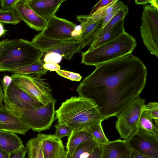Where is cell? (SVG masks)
<instances>
[{"label": "cell", "instance_id": "6da1fadb", "mask_svg": "<svg viewBox=\"0 0 158 158\" xmlns=\"http://www.w3.org/2000/svg\"><path fill=\"white\" fill-rule=\"evenodd\" d=\"M95 66L76 91L79 96L92 100L105 119L117 117L144 89L146 67L131 53Z\"/></svg>", "mask_w": 158, "mask_h": 158}, {"label": "cell", "instance_id": "7a4b0ae2", "mask_svg": "<svg viewBox=\"0 0 158 158\" xmlns=\"http://www.w3.org/2000/svg\"><path fill=\"white\" fill-rule=\"evenodd\" d=\"M55 115L58 123L69 126L73 132L86 131L105 120L92 100L80 96L66 99Z\"/></svg>", "mask_w": 158, "mask_h": 158}, {"label": "cell", "instance_id": "3957f363", "mask_svg": "<svg viewBox=\"0 0 158 158\" xmlns=\"http://www.w3.org/2000/svg\"><path fill=\"white\" fill-rule=\"evenodd\" d=\"M44 53L31 41L22 39H5L0 48V71L10 72L33 64Z\"/></svg>", "mask_w": 158, "mask_h": 158}, {"label": "cell", "instance_id": "277c9868", "mask_svg": "<svg viewBox=\"0 0 158 158\" xmlns=\"http://www.w3.org/2000/svg\"><path fill=\"white\" fill-rule=\"evenodd\" d=\"M136 45L135 38L125 31L107 43L82 52L81 63L96 66L131 53Z\"/></svg>", "mask_w": 158, "mask_h": 158}, {"label": "cell", "instance_id": "5b68a950", "mask_svg": "<svg viewBox=\"0 0 158 158\" xmlns=\"http://www.w3.org/2000/svg\"><path fill=\"white\" fill-rule=\"evenodd\" d=\"M145 102L144 99L138 97L125 107L117 117L116 129L122 138L127 140L137 132Z\"/></svg>", "mask_w": 158, "mask_h": 158}, {"label": "cell", "instance_id": "8992f818", "mask_svg": "<svg viewBox=\"0 0 158 158\" xmlns=\"http://www.w3.org/2000/svg\"><path fill=\"white\" fill-rule=\"evenodd\" d=\"M139 27L143 43L150 53L158 57V9L150 5L143 8Z\"/></svg>", "mask_w": 158, "mask_h": 158}, {"label": "cell", "instance_id": "52a82bcc", "mask_svg": "<svg viewBox=\"0 0 158 158\" xmlns=\"http://www.w3.org/2000/svg\"><path fill=\"white\" fill-rule=\"evenodd\" d=\"M31 41L44 53H56L67 60L72 59L81 50V43L77 41V37L67 40H58L46 38L40 33Z\"/></svg>", "mask_w": 158, "mask_h": 158}, {"label": "cell", "instance_id": "ba28073f", "mask_svg": "<svg viewBox=\"0 0 158 158\" xmlns=\"http://www.w3.org/2000/svg\"><path fill=\"white\" fill-rule=\"evenodd\" d=\"M11 77L18 87L44 105L55 99L49 84L41 77L18 73L12 74Z\"/></svg>", "mask_w": 158, "mask_h": 158}, {"label": "cell", "instance_id": "9c48e42d", "mask_svg": "<svg viewBox=\"0 0 158 158\" xmlns=\"http://www.w3.org/2000/svg\"><path fill=\"white\" fill-rule=\"evenodd\" d=\"M3 101L6 108L18 117L24 111L38 108L44 105L12 81L4 95Z\"/></svg>", "mask_w": 158, "mask_h": 158}, {"label": "cell", "instance_id": "30bf717a", "mask_svg": "<svg viewBox=\"0 0 158 158\" xmlns=\"http://www.w3.org/2000/svg\"><path fill=\"white\" fill-rule=\"evenodd\" d=\"M56 101L55 99L41 107L24 111L19 117L34 131L48 129L55 119Z\"/></svg>", "mask_w": 158, "mask_h": 158}, {"label": "cell", "instance_id": "8fae6325", "mask_svg": "<svg viewBox=\"0 0 158 158\" xmlns=\"http://www.w3.org/2000/svg\"><path fill=\"white\" fill-rule=\"evenodd\" d=\"M76 26L74 23L57 17L55 15L47 21L45 27L40 33L47 38L67 40L74 38L72 37V33Z\"/></svg>", "mask_w": 158, "mask_h": 158}, {"label": "cell", "instance_id": "7c38bea8", "mask_svg": "<svg viewBox=\"0 0 158 158\" xmlns=\"http://www.w3.org/2000/svg\"><path fill=\"white\" fill-rule=\"evenodd\" d=\"M131 149L144 155L158 158V137L140 130L126 140Z\"/></svg>", "mask_w": 158, "mask_h": 158}, {"label": "cell", "instance_id": "4fadbf2b", "mask_svg": "<svg viewBox=\"0 0 158 158\" xmlns=\"http://www.w3.org/2000/svg\"><path fill=\"white\" fill-rule=\"evenodd\" d=\"M81 23V32L77 37V41L81 43V49L90 45L95 40L102 29V20L94 21L88 15H79L76 17Z\"/></svg>", "mask_w": 158, "mask_h": 158}, {"label": "cell", "instance_id": "5bb4252c", "mask_svg": "<svg viewBox=\"0 0 158 158\" xmlns=\"http://www.w3.org/2000/svg\"><path fill=\"white\" fill-rule=\"evenodd\" d=\"M44 158H67V152L61 139L54 135L38 134Z\"/></svg>", "mask_w": 158, "mask_h": 158}, {"label": "cell", "instance_id": "9a60e30c", "mask_svg": "<svg viewBox=\"0 0 158 158\" xmlns=\"http://www.w3.org/2000/svg\"><path fill=\"white\" fill-rule=\"evenodd\" d=\"M14 8L21 20L31 28L39 31L45 27L47 21L32 9L26 0H18Z\"/></svg>", "mask_w": 158, "mask_h": 158}, {"label": "cell", "instance_id": "2e32d148", "mask_svg": "<svg viewBox=\"0 0 158 158\" xmlns=\"http://www.w3.org/2000/svg\"><path fill=\"white\" fill-rule=\"evenodd\" d=\"M102 146L101 158H131V150L126 140L109 141Z\"/></svg>", "mask_w": 158, "mask_h": 158}, {"label": "cell", "instance_id": "e0dca14e", "mask_svg": "<svg viewBox=\"0 0 158 158\" xmlns=\"http://www.w3.org/2000/svg\"><path fill=\"white\" fill-rule=\"evenodd\" d=\"M27 3L40 17L47 21L55 15L65 0H26Z\"/></svg>", "mask_w": 158, "mask_h": 158}, {"label": "cell", "instance_id": "ac0fdd59", "mask_svg": "<svg viewBox=\"0 0 158 158\" xmlns=\"http://www.w3.org/2000/svg\"><path fill=\"white\" fill-rule=\"evenodd\" d=\"M123 19L99 35L90 45L88 49L91 50L107 43L119 36L125 32Z\"/></svg>", "mask_w": 158, "mask_h": 158}, {"label": "cell", "instance_id": "d6986e66", "mask_svg": "<svg viewBox=\"0 0 158 158\" xmlns=\"http://www.w3.org/2000/svg\"><path fill=\"white\" fill-rule=\"evenodd\" d=\"M23 145L20 139L15 133L0 131V148L10 154Z\"/></svg>", "mask_w": 158, "mask_h": 158}, {"label": "cell", "instance_id": "ffe728a7", "mask_svg": "<svg viewBox=\"0 0 158 158\" xmlns=\"http://www.w3.org/2000/svg\"><path fill=\"white\" fill-rule=\"evenodd\" d=\"M92 138L91 135L86 131H72L71 135L68 137L67 143V155L72 156L80 144Z\"/></svg>", "mask_w": 158, "mask_h": 158}, {"label": "cell", "instance_id": "44dd1931", "mask_svg": "<svg viewBox=\"0 0 158 158\" xmlns=\"http://www.w3.org/2000/svg\"><path fill=\"white\" fill-rule=\"evenodd\" d=\"M44 63L43 60L40 59L33 64L15 68L11 70L10 72L14 73L41 77L42 76L46 74L48 71L43 67Z\"/></svg>", "mask_w": 158, "mask_h": 158}, {"label": "cell", "instance_id": "7402d4cb", "mask_svg": "<svg viewBox=\"0 0 158 158\" xmlns=\"http://www.w3.org/2000/svg\"><path fill=\"white\" fill-rule=\"evenodd\" d=\"M99 145L93 138L80 144L71 156L67 155V158H86Z\"/></svg>", "mask_w": 158, "mask_h": 158}, {"label": "cell", "instance_id": "603a6c76", "mask_svg": "<svg viewBox=\"0 0 158 158\" xmlns=\"http://www.w3.org/2000/svg\"><path fill=\"white\" fill-rule=\"evenodd\" d=\"M138 129L158 137V127L153 123V120L143 111L140 117Z\"/></svg>", "mask_w": 158, "mask_h": 158}, {"label": "cell", "instance_id": "cb8c5ba5", "mask_svg": "<svg viewBox=\"0 0 158 158\" xmlns=\"http://www.w3.org/2000/svg\"><path fill=\"white\" fill-rule=\"evenodd\" d=\"M26 145L28 158H44L41 144L36 137L28 140Z\"/></svg>", "mask_w": 158, "mask_h": 158}, {"label": "cell", "instance_id": "d4e9b609", "mask_svg": "<svg viewBox=\"0 0 158 158\" xmlns=\"http://www.w3.org/2000/svg\"><path fill=\"white\" fill-rule=\"evenodd\" d=\"M92 138L99 145H102L107 143L109 140L106 136L102 125V123L94 125L86 130Z\"/></svg>", "mask_w": 158, "mask_h": 158}, {"label": "cell", "instance_id": "484cf974", "mask_svg": "<svg viewBox=\"0 0 158 158\" xmlns=\"http://www.w3.org/2000/svg\"><path fill=\"white\" fill-rule=\"evenodd\" d=\"M14 8L8 10L0 9V22L16 25L21 21Z\"/></svg>", "mask_w": 158, "mask_h": 158}, {"label": "cell", "instance_id": "4316f807", "mask_svg": "<svg viewBox=\"0 0 158 158\" xmlns=\"http://www.w3.org/2000/svg\"><path fill=\"white\" fill-rule=\"evenodd\" d=\"M0 122L19 125L27 124L20 118L7 110L4 106L0 108Z\"/></svg>", "mask_w": 158, "mask_h": 158}, {"label": "cell", "instance_id": "83f0119b", "mask_svg": "<svg viewBox=\"0 0 158 158\" xmlns=\"http://www.w3.org/2000/svg\"><path fill=\"white\" fill-rule=\"evenodd\" d=\"M128 7L127 5L124 4L119 9L108 24L101 31L98 36L113 26L119 21L124 19L125 16L128 15Z\"/></svg>", "mask_w": 158, "mask_h": 158}, {"label": "cell", "instance_id": "f1b7e54d", "mask_svg": "<svg viewBox=\"0 0 158 158\" xmlns=\"http://www.w3.org/2000/svg\"><path fill=\"white\" fill-rule=\"evenodd\" d=\"M119 0H113L106 6L98 10L90 16L94 21L102 20L107 15L111 13L117 6Z\"/></svg>", "mask_w": 158, "mask_h": 158}, {"label": "cell", "instance_id": "f546056e", "mask_svg": "<svg viewBox=\"0 0 158 158\" xmlns=\"http://www.w3.org/2000/svg\"><path fill=\"white\" fill-rule=\"evenodd\" d=\"M27 124L19 125L0 122V131H8L21 135H25L30 129Z\"/></svg>", "mask_w": 158, "mask_h": 158}, {"label": "cell", "instance_id": "4dcf8cb0", "mask_svg": "<svg viewBox=\"0 0 158 158\" xmlns=\"http://www.w3.org/2000/svg\"><path fill=\"white\" fill-rule=\"evenodd\" d=\"M143 111L152 119L154 120L156 126L158 125V103L156 102H151L144 105Z\"/></svg>", "mask_w": 158, "mask_h": 158}, {"label": "cell", "instance_id": "1f68e13d", "mask_svg": "<svg viewBox=\"0 0 158 158\" xmlns=\"http://www.w3.org/2000/svg\"><path fill=\"white\" fill-rule=\"evenodd\" d=\"M54 127L56 132L54 135L60 139L64 137H69L73 131V129L69 126L58 123Z\"/></svg>", "mask_w": 158, "mask_h": 158}, {"label": "cell", "instance_id": "d6a6232c", "mask_svg": "<svg viewBox=\"0 0 158 158\" xmlns=\"http://www.w3.org/2000/svg\"><path fill=\"white\" fill-rule=\"evenodd\" d=\"M60 76L72 81H80L82 77L78 73L60 69L56 72Z\"/></svg>", "mask_w": 158, "mask_h": 158}, {"label": "cell", "instance_id": "836d02e7", "mask_svg": "<svg viewBox=\"0 0 158 158\" xmlns=\"http://www.w3.org/2000/svg\"><path fill=\"white\" fill-rule=\"evenodd\" d=\"M62 58L61 56L58 54L48 52L45 54L43 60L44 63L52 62L58 64L61 62Z\"/></svg>", "mask_w": 158, "mask_h": 158}, {"label": "cell", "instance_id": "e575fe53", "mask_svg": "<svg viewBox=\"0 0 158 158\" xmlns=\"http://www.w3.org/2000/svg\"><path fill=\"white\" fill-rule=\"evenodd\" d=\"M124 4L122 1L119 0L117 6L110 14L107 15L103 19L102 28L109 22L111 19L115 15L119 9H120Z\"/></svg>", "mask_w": 158, "mask_h": 158}, {"label": "cell", "instance_id": "d590c367", "mask_svg": "<svg viewBox=\"0 0 158 158\" xmlns=\"http://www.w3.org/2000/svg\"><path fill=\"white\" fill-rule=\"evenodd\" d=\"M27 152L26 147L22 146L16 151L10 154V158H25Z\"/></svg>", "mask_w": 158, "mask_h": 158}, {"label": "cell", "instance_id": "8d00e7d4", "mask_svg": "<svg viewBox=\"0 0 158 158\" xmlns=\"http://www.w3.org/2000/svg\"><path fill=\"white\" fill-rule=\"evenodd\" d=\"M18 0H1V9L3 10H8L14 8V6Z\"/></svg>", "mask_w": 158, "mask_h": 158}, {"label": "cell", "instance_id": "74e56055", "mask_svg": "<svg viewBox=\"0 0 158 158\" xmlns=\"http://www.w3.org/2000/svg\"><path fill=\"white\" fill-rule=\"evenodd\" d=\"M113 0H101L98 2L94 6L89 15H91L94 13L99 9L106 6Z\"/></svg>", "mask_w": 158, "mask_h": 158}, {"label": "cell", "instance_id": "f35d334b", "mask_svg": "<svg viewBox=\"0 0 158 158\" xmlns=\"http://www.w3.org/2000/svg\"><path fill=\"white\" fill-rule=\"evenodd\" d=\"M1 81L2 83L4 95L6 94L9 86L12 81V79L11 76L7 75H4L3 76L2 81Z\"/></svg>", "mask_w": 158, "mask_h": 158}, {"label": "cell", "instance_id": "ab89813d", "mask_svg": "<svg viewBox=\"0 0 158 158\" xmlns=\"http://www.w3.org/2000/svg\"><path fill=\"white\" fill-rule=\"evenodd\" d=\"M45 69L51 71H57L60 69V66L57 64L52 62L45 63L43 64Z\"/></svg>", "mask_w": 158, "mask_h": 158}, {"label": "cell", "instance_id": "60d3db41", "mask_svg": "<svg viewBox=\"0 0 158 158\" xmlns=\"http://www.w3.org/2000/svg\"><path fill=\"white\" fill-rule=\"evenodd\" d=\"M102 145L96 147L86 158H101L102 155Z\"/></svg>", "mask_w": 158, "mask_h": 158}, {"label": "cell", "instance_id": "b9f144b4", "mask_svg": "<svg viewBox=\"0 0 158 158\" xmlns=\"http://www.w3.org/2000/svg\"><path fill=\"white\" fill-rule=\"evenodd\" d=\"M131 150V158H154L140 153L133 149Z\"/></svg>", "mask_w": 158, "mask_h": 158}, {"label": "cell", "instance_id": "7bdbcfd3", "mask_svg": "<svg viewBox=\"0 0 158 158\" xmlns=\"http://www.w3.org/2000/svg\"><path fill=\"white\" fill-rule=\"evenodd\" d=\"M81 32V26L80 25L76 26L72 33L73 37H77Z\"/></svg>", "mask_w": 158, "mask_h": 158}, {"label": "cell", "instance_id": "ee69618b", "mask_svg": "<svg viewBox=\"0 0 158 158\" xmlns=\"http://www.w3.org/2000/svg\"><path fill=\"white\" fill-rule=\"evenodd\" d=\"M10 154L0 148V158H10Z\"/></svg>", "mask_w": 158, "mask_h": 158}, {"label": "cell", "instance_id": "f6af8a7d", "mask_svg": "<svg viewBox=\"0 0 158 158\" xmlns=\"http://www.w3.org/2000/svg\"><path fill=\"white\" fill-rule=\"evenodd\" d=\"M149 0H135V3L137 5H146L149 3Z\"/></svg>", "mask_w": 158, "mask_h": 158}, {"label": "cell", "instance_id": "bcb514c9", "mask_svg": "<svg viewBox=\"0 0 158 158\" xmlns=\"http://www.w3.org/2000/svg\"><path fill=\"white\" fill-rule=\"evenodd\" d=\"M6 31L4 28L3 24L0 22V37L5 34Z\"/></svg>", "mask_w": 158, "mask_h": 158}, {"label": "cell", "instance_id": "7dc6e473", "mask_svg": "<svg viewBox=\"0 0 158 158\" xmlns=\"http://www.w3.org/2000/svg\"><path fill=\"white\" fill-rule=\"evenodd\" d=\"M149 3L150 5L158 9V1L157 0H149Z\"/></svg>", "mask_w": 158, "mask_h": 158}, {"label": "cell", "instance_id": "c3c4849f", "mask_svg": "<svg viewBox=\"0 0 158 158\" xmlns=\"http://www.w3.org/2000/svg\"><path fill=\"white\" fill-rule=\"evenodd\" d=\"M2 88V86L0 84V100L3 101L4 98V94Z\"/></svg>", "mask_w": 158, "mask_h": 158}, {"label": "cell", "instance_id": "681fc988", "mask_svg": "<svg viewBox=\"0 0 158 158\" xmlns=\"http://www.w3.org/2000/svg\"><path fill=\"white\" fill-rule=\"evenodd\" d=\"M4 40L0 41V47H1L2 44L3 43Z\"/></svg>", "mask_w": 158, "mask_h": 158}, {"label": "cell", "instance_id": "f907efd6", "mask_svg": "<svg viewBox=\"0 0 158 158\" xmlns=\"http://www.w3.org/2000/svg\"><path fill=\"white\" fill-rule=\"evenodd\" d=\"M2 101L0 100V108L3 106L2 104Z\"/></svg>", "mask_w": 158, "mask_h": 158}, {"label": "cell", "instance_id": "816d5d0a", "mask_svg": "<svg viewBox=\"0 0 158 158\" xmlns=\"http://www.w3.org/2000/svg\"><path fill=\"white\" fill-rule=\"evenodd\" d=\"M1 0H0V4Z\"/></svg>", "mask_w": 158, "mask_h": 158}]
</instances>
